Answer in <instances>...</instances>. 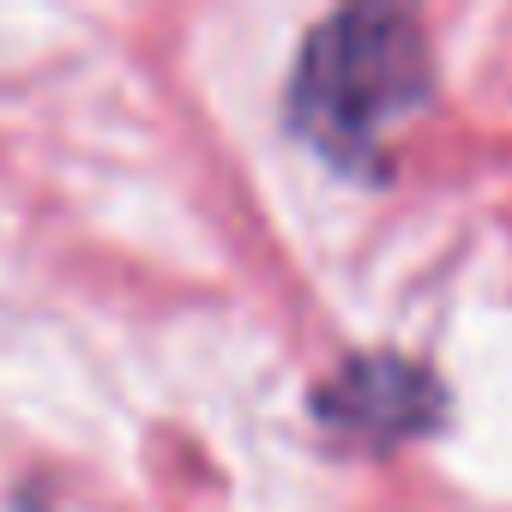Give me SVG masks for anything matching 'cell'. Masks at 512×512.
Masks as SVG:
<instances>
[{"mask_svg":"<svg viewBox=\"0 0 512 512\" xmlns=\"http://www.w3.org/2000/svg\"><path fill=\"white\" fill-rule=\"evenodd\" d=\"M434 91V67L416 19L392 7H344L332 13L290 73V127L344 169H374L380 133L422 109Z\"/></svg>","mask_w":512,"mask_h":512,"instance_id":"1","label":"cell"},{"mask_svg":"<svg viewBox=\"0 0 512 512\" xmlns=\"http://www.w3.org/2000/svg\"><path fill=\"white\" fill-rule=\"evenodd\" d=\"M320 416L368 446H392V440H416L446 416V392L428 368L404 362V356H356L344 362L326 386H320Z\"/></svg>","mask_w":512,"mask_h":512,"instance_id":"2","label":"cell"}]
</instances>
